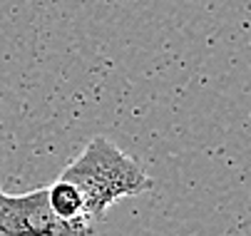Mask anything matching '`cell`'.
Segmentation results:
<instances>
[{"mask_svg":"<svg viewBox=\"0 0 251 236\" xmlns=\"http://www.w3.org/2000/svg\"><path fill=\"white\" fill-rule=\"evenodd\" d=\"M60 179L80 191L87 221H102L122 196H137L154 187L147 172L107 137H92L82 154L62 169Z\"/></svg>","mask_w":251,"mask_h":236,"instance_id":"6da1fadb","label":"cell"},{"mask_svg":"<svg viewBox=\"0 0 251 236\" xmlns=\"http://www.w3.org/2000/svg\"><path fill=\"white\" fill-rule=\"evenodd\" d=\"M48 204L50 209L60 216V219H85V209H82V196L80 191L65 182V179H55L48 187ZM92 224V221H90Z\"/></svg>","mask_w":251,"mask_h":236,"instance_id":"3957f363","label":"cell"},{"mask_svg":"<svg viewBox=\"0 0 251 236\" xmlns=\"http://www.w3.org/2000/svg\"><path fill=\"white\" fill-rule=\"evenodd\" d=\"M87 219H60L48 204V187L25 194L0 189V236H92Z\"/></svg>","mask_w":251,"mask_h":236,"instance_id":"7a4b0ae2","label":"cell"}]
</instances>
